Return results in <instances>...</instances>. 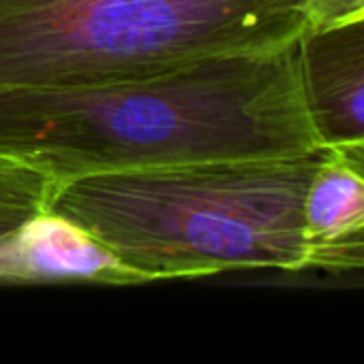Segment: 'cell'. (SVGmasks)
Listing matches in <instances>:
<instances>
[{
  "label": "cell",
  "mask_w": 364,
  "mask_h": 364,
  "mask_svg": "<svg viewBox=\"0 0 364 364\" xmlns=\"http://www.w3.org/2000/svg\"><path fill=\"white\" fill-rule=\"evenodd\" d=\"M294 47L68 87H0V154L70 179L318 154Z\"/></svg>",
  "instance_id": "cell-1"
},
{
  "label": "cell",
  "mask_w": 364,
  "mask_h": 364,
  "mask_svg": "<svg viewBox=\"0 0 364 364\" xmlns=\"http://www.w3.org/2000/svg\"><path fill=\"white\" fill-rule=\"evenodd\" d=\"M318 154L58 179L47 209L92 232L143 284L303 271V200Z\"/></svg>",
  "instance_id": "cell-2"
},
{
  "label": "cell",
  "mask_w": 364,
  "mask_h": 364,
  "mask_svg": "<svg viewBox=\"0 0 364 364\" xmlns=\"http://www.w3.org/2000/svg\"><path fill=\"white\" fill-rule=\"evenodd\" d=\"M311 0H0V87L117 81L290 49Z\"/></svg>",
  "instance_id": "cell-3"
},
{
  "label": "cell",
  "mask_w": 364,
  "mask_h": 364,
  "mask_svg": "<svg viewBox=\"0 0 364 364\" xmlns=\"http://www.w3.org/2000/svg\"><path fill=\"white\" fill-rule=\"evenodd\" d=\"M294 53L320 149L364 145V19L307 30Z\"/></svg>",
  "instance_id": "cell-4"
},
{
  "label": "cell",
  "mask_w": 364,
  "mask_h": 364,
  "mask_svg": "<svg viewBox=\"0 0 364 364\" xmlns=\"http://www.w3.org/2000/svg\"><path fill=\"white\" fill-rule=\"evenodd\" d=\"M0 284L134 286L143 279L83 226L43 209L0 245Z\"/></svg>",
  "instance_id": "cell-5"
},
{
  "label": "cell",
  "mask_w": 364,
  "mask_h": 364,
  "mask_svg": "<svg viewBox=\"0 0 364 364\" xmlns=\"http://www.w3.org/2000/svg\"><path fill=\"white\" fill-rule=\"evenodd\" d=\"M303 245L305 269H363L364 145L320 149L303 200Z\"/></svg>",
  "instance_id": "cell-6"
},
{
  "label": "cell",
  "mask_w": 364,
  "mask_h": 364,
  "mask_svg": "<svg viewBox=\"0 0 364 364\" xmlns=\"http://www.w3.org/2000/svg\"><path fill=\"white\" fill-rule=\"evenodd\" d=\"M53 177L0 154V245L34 213L47 209Z\"/></svg>",
  "instance_id": "cell-7"
},
{
  "label": "cell",
  "mask_w": 364,
  "mask_h": 364,
  "mask_svg": "<svg viewBox=\"0 0 364 364\" xmlns=\"http://www.w3.org/2000/svg\"><path fill=\"white\" fill-rule=\"evenodd\" d=\"M364 19V0H311L307 30L333 28Z\"/></svg>",
  "instance_id": "cell-8"
}]
</instances>
